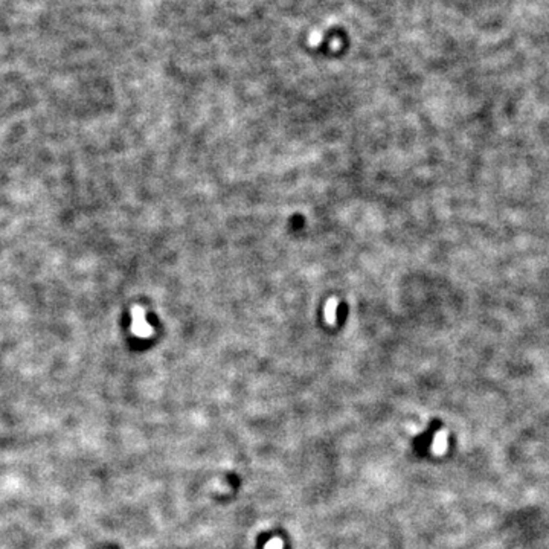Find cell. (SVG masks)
<instances>
[{
	"instance_id": "cell-1",
	"label": "cell",
	"mask_w": 549,
	"mask_h": 549,
	"mask_svg": "<svg viewBox=\"0 0 549 549\" xmlns=\"http://www.w3.org/2000/svg\"><path fill=\"white\" fill-rule=\"evenodd\" d=\"M142 316H138L136 314V311L133 310V331H136L138 334H141V336H145V334H148V331H147V329H150V326H148V323H145V320L144 319H141Z\"/></svg>"
}]
</instances>
